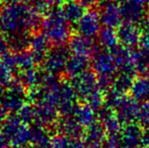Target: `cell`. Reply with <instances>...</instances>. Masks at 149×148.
<instances>
[{"mask_svg": "<svg viewBox=\"0 0 149 148\" xmlns=\"http://www.w3.org/2000/svg\"><path fill=\"white\" fill-rule=\"evenodd\" d=\"M42 22L40 11L25 3L6 4L0 13V31L8 36L35 30Z\"/></svg>", "mask_w": 149, "mask_h": 148, "instance_id": "obj_1", "label": "cell"}, {"mask_svg": "<svg viewBox=\"0 0 149 148\" xmlns=\"http://www.w3.org/2000/svg\"><path fill=\"white\" fill-rule=\"evenodd\" d=\"M70 58V49L65 47L63 44L57 45L56 47L50 49L46 55L44 63V69L53 74H60L64 71L66 63Z\"/></svg>", "mask_w": 149, "mask_h": 148, "instance_id": "obj_9", "label": "cell"}, {"mask_svg": "<svg viewBox=\"0 0 149 148\" xmlns=\"http://www.w3.org/2000/svg\"><path fill=\"white\" fill-rule=\"evenodd\" d=\"M148 11H149V6H148Z\"/></svg>", "mask_w": 149, "mask_h": 148, "instance_id": "obj_47", "label": "cell"}, {"mask_svg": "<svg viewBox=\"0 0 149 148\" xmlns=\"http://www.w3.org/2000/svg\"><path fill=\"white\" fill-rule=\"evenodd\" d=\"M140 28L142 29L140 45L141 47L149 51V16H146V18L140 23Z\"/></svg>", "mask_w": 149, "mask_h": 148, "instance_id": "obj_31", "label": "cell"}, {"mask_svg": "<svg viewBox=\"0 0 149 148\" xmlns=\"http://www.w3.org/2000/svg\"><path fill=\"white\" fill-rule=\"evenodd\" d=\"M13 81V72L5 64L2 59H0V87L8 86Z\"/></svg>", "mask_w": 149, "mask_h": 148, "instance_id": "obj_32", "label": "cell"}, {"mask_svg": "<svg viewBox=\"0 0 149 148\" xmlns=\"http://www.w3.org/2000/svg\"><path fill=\"white\" fill-rule=\"evenodd\" d=\"M102 26L100 14L95 10H87L76 23V30L78 34L88 38H93L99 34Z\"/></svg>", "mask_w": 149, "mask_h": 148, "instance_id": "obj_10", "label": "cell"}, {"mask_svg": "<svg viewBox=\"0 0 149 148\" xmlns=\"http://www.w3.org/2000/svg\"><path fill=\"white\" fill-rule=\"evenodd\" d=\"M30 2L32 3V6L35 9L38 10L41 13H45L49 8V4L47 2V0H31Z\"/></svg>", "mask_w": 149, "mask_h": 148, "instance_id": "obj_34", "label": "cell"}, {"mask_svg": "<svg viewBox=\"0 0 149 148\" xmlns=\"http://www.w3.org/2000/svg\"><path fill=\"white\" fill-rule=\"evenodd\" d=\"M97 116H98L99 122L104 126L108 136L119 134L121 128L123 126V124L112 108L104 105L97 110Z\"/></svg>", "mask_w": 149, "mask_h": 148, "instance_id": "obj_13", "label": "cell"}, {"mask_svg": "<svg viewBox=\"0 0 149 148\" xmlns=\"http://www.w3.org/2000/svg\"><path fill=\"white\" fill-rule=\"evenodd\" d=\"M14 148H29L26 145H23V146H18V147H14Z\"/></svg>", "mask_w": 149, "mask_h": 148, "instance_id": "obj_42", "label": "cell"}, {"mask_svg": "<svg viewBox=\"0 0 149 148\" xmlns=\"http://www.w3.org/2000/svg\"><path fill=\"white\" fill-rule=\"evenodd\" d=\"M42 31L52 44L61 45L71 38L69 22L66 20L61 9L54 7L50 10L42 22Z\"/></svg>", "mask_w": 149, "mask_h": 148, "instance_id": "obj_2", "label": "cell"}, {"mask_svg": "<svg viewBox=\"0 0 149 148\" xmlns=\"http://www.w3.org/2000/svg\"><path fill=\"white\" fill-rule=\"evenodd\" d=\"M7 117H8V111L2 106H0V126H2V124L6 121Z\"/></svg>", "mask_w": 149, "mask_h": 148, "instance_id": "obj_37", "label": "cell"}, {"mask_svg": "<svg viewBox=\"0 0 149 148\" xmlns=\"http://www.w3.org/2000/svg\"><path fill=\"white\" fill-rule=\"evenodd\" d=\"M26 92L25 86L19 80H13L0 95V106L9 112H18L25 106Z\"/></svg>", "mask_w": 149, "mask_h": 148, "instance_id": "obj_4", "label": "cell"}, {"mask_svg": "<svg viewBox=\"0 0 149 148\" xmlns=\"http://www.w3.org/2000/svg\"><path fill=\"white\" fill-rule=\"evenodd\" d=\"M131 64L134 72L137 74L146 73L149 65V51L143 47L131 49Z\"/></svg>", "mask_w": 149, "mask_h": 148, "instance_id": "obj_23", "label": "cell"}, {"mask_svg": "<svg viewBox=\"0 0 149 148\" xmlns=\"http://www.w3.org/2000/svg\"><path fill=\"white\" fill-rule=\"evenodd\" d=\"M102 25L107 28H117L123 23V14L119 3L114 0H106L100 8Z\"/></svg>", "mask_w": 149, "mask_h": 148, "instance_id": "obj_12", "label": "cell"}, {"mask_svg": "<svg viewBox=\"0 0 149 148\" xmlns=\"http://www.w3.org/2000/svg\"><path fill=\"white\" fill-rule=\"evenodd\" d=\"M20 79H18L20 82L24 85L32 88L38 83L39 81V72H37L34 68L25 70L20 72Z\"/></svg>", "mask_w": 149, "mask_h": 148, "instance_id": "obj_29", "label": "cell"}, {"mask_svg": "<svg viewBox=\"0 0 149 148\" xmlns=\"http://www.w3.org/2000/svg\"><path fill=\"white\" fill-rule=\"evenodd\" d=\"M14 58L15 68H16V70H20V72L34 68V65L37 62L35 58L33 57L32 53L27 51V50L14 53Z\"/></svg>", "mask_w": 149, "mask_h": 148, "instance_id": "obj_28", "label": "cell"}, {"mask_svg": "<svg viewBox=\"0 0 149 148\" xmlns=\"http://www.w3.org/2000/svg\"><path fill=\"white\" fill-rule=\"evenodd\" d=\"M1 132L13 147L26 145L30 142L31 128L23 122L18 114L8 116L1 126Z\"/></svg>", "mask_w": 149, "mask_h": 148, "instance_id": "obj_3", "label": "cell"}, {"mask_svg": "<svg viewBox=\"0 0 149 148\" xmlns=\"http://www.w3.org/2000/svg\"><path fill=\"white\" fill-rule=\"evenodd\" d=\"M149 146V126L143 128V147Z\"/></svg>", "mask_w": 149, "mask_h": 148, "instance_id": "obj_36", "label": "cell"}, {"mask_svg": "<svg viewBox=\"0 0 149 148\" xmlns=\"http://www.w3.org/2000/svg\"><path fill=\"white\" fill-rule=\"evenodd\" d=\"M31 37L29 32H19L9 35L8 42L9 48H10L14 53L26 51L30 47Z\"/></svg>", "mask_w": 149, "mask_h": 148, "instance_id": "obj_25", "label": "cell"}, {"mask_svg": "<svg viewBox=\"0 0 149 148\" xmlns=\"http://www.w3.org/2000/svg\"><path fill=\"white\" fill-rule=\"evenodd\" d=\"M10 142L7 140V138L2 134V132H0V148H9Z\"/></svg>", "mask_w": 149, "mask_h": 148, "instance_id": "obj_38", "label": "cell"}, {"mask_svg": "<svg viewBox=\"0 0 149 148\" xmlns=\"http://www.w3.org/2000/svg\"><path fill=\"white\" fill-rule=\"evenodd\" d=\"M97 37H98V44L102 48L112 50L120 45L115 28L105 26L103 29L100 30Z\"/></svg>", "mask_w": 149, "mask_h": 148, "instance_id": "obj_26", "label": "cell"}, {"mask_svg": "<svg viewBox=\"0 0 149 148\" xmlns=\"http://www.w3.org/2000/svg\"><path fill=\"white\" fill-rule=\"evenodd\" d=\"M100 148H111V147H109V146H108V145H107L106 147H103V146H102V147H100Z\"/></svg>", "mask_w": 149, "mask_h": 148, "instance_id": "obj_44", "label": "cell"}, {"mask_svg": "<svg viewBox=\"0 0 149 148\" xmlns=\"http://www.w3.org/2000/svg\"><path fill=\"white\" fill-rule=\"evenodd\" d=\"M134 76L135 75H132L130 73H118V75L114 77L111 90L117 93H120V94H127V92H130L133 81L135 79Z\"/></svg>", "mask_w": 149, "mask_h": 148, "instance_id": "obj_24", "label": "cell"}, {"mask_svg": "<svg viewBox=\"0 0 149 148\" xmlns=\"http://www.w3.org/2000/svg\"><path fill=\"white\" fill-rule=\"evenodd\" d=\"M143 148H149V146H146V147H143Z\"/></svg>", "mask_w": 149, "mask_h": 148, "instance_id": "obj_46", "label": "cell"}, {"mask_svg": "<svg viewBox=\"0 0 149 148\" xmlns=\"http://www.w3.org/2000/svg\"><path fill=\"white\" fill-rule=\"evenodd\" d=\"M1 10H2V8H1V4H0V13H1Z\"/></svg>", "mask_w": 149, "mask_h": 148, "instance_id": "obj_45", "label": "cell"}, {"mask_svg": "<svg viewBox=\"0 0 149 148\" xmlns=\"http://www.w3.org/2000/svg\"><path fill=\"white\" fill-rule=\"evenodd\" d=\"M86 7L80 0H67L62 6V13L69 23H76L86 13Z\"/></svg>", "mask_w": 149, "mask_h": 148, "instance_id": "obj_20", "label": "cell"}, {"mask_svg": "<svg viewBox=\"0 0 149 148\" xmlns=\"http://www.w3.org/2000/svg\"><path fill=\"white\" fill-rule=\"evenodd\" d=\"M69 82L76 92L77 97L83 101L87 100L90 95H92L99 89L97 75L95 72L89 70H86L79 75L72 76Z\"/></svg>", "mask_w": 149, "mask_h": 148, "instance_id": "obj_6", "label": "cell"}, {"mask_svg": "<svg viewBox=\"0 0 149 148\" xmlns=\"http://www.w3.org/2000/svg\"><path fill=\"white\" fill-rule=\"evenodd\" d=\"M136 122L143 127L149 126V101H144L139 105Z\"/></svg>", "mask_w": 149, "mask_h": 148, "instance_id": "obj_30", "label": "cell"}, {"mask_svg": "<svg viewBox=\"0 0 149 148\" xmlns=\"http://www.w3.org/2000/svg\"><path fill=\"white\" fill-rule=\"evenodd\" d=\"M143 128L139 123L131 122L123 124L117 135V148L143 147Z\"/></svg>", "mask_w": 149, "mask_h": 148, "instance_id": "obj_7", "label": "cell"}, {"mask_svg": "<svg viewBox=\"0 0 149 148\" xmlns=\"http://www.w3.org/2000/svg\"><path fill=\"white\" fill-rule=\"evenodd\" d=\"M57 131L62 136L68 138H81L84 134V127L71 116H63V118L56 122Z\"/></svg>", "mask_w": 149, "mask_h": 148, "instance_id": "obj_15", "label": "cell"}, {"mask_svg": "<svg viewBox=\"0 0 149 148\" xmlns=\"http://www.w3.org/2000/svg\"><path fill=\"white\" fill-rule=\"evenodd\" d=\"M69 49L74 54L90 57L93 55L96 50V45L92 38L85 37L83 35H74L69 40Z\"/></svg>", "mask_w": 149, "mask_h": 148, "instance_id": "obj_16", "label": "cell"}, {"mask_svg": "<svg viewBox=\"0 0 149 148\" xmlns=\"http://www.w3.org/2000/svg\"><path fill=\"white\" fill-rule=\"evenodd\" d=\"M51 42L47 36L42 33H37L31 38L30 49L37 62H42L50 51Z\"/></svg>", "mask_w": 149, "mask_h": 148, "instance_id": "obj_17", "label": "cell"}, {"mask_svg": "<svg viewBox=\"0 0 149 148\" xmlns=\"http://www.w3.org/2000/svg\"><path fill=\"white\" fill-rule=\"evenodd\" d=\"M85 7H92L99 1V0H80Z\"/></svg>", "mask_w": 149, "mask_h": 148, "instance_id": "obj_40", "label": "cell"}, {"mask_svg": "<svg viewBox=\"0 0 149 148\" xmlns=\"http://www.w3.org/2000/svg\"><path fill=\"white\" fill-rule=\"evenodd\" d=\"M9 48V42H8V39H6L5 34L2 31H0V55H4L7 53V50Z\"/></svg>", "mask_w": 149, "mask_h": 148, "instance_id": "obj_35", "label": "cell"}, {"mask_svg": "<svg viewBox=\"0 0 149 148\" xmlns=\"http://www.w3.org/2000/svg\"><path fill=\"white\" fill-rule=\"evenodd\" d=\"M52 139L50 137L49 132L45 129V126L36 124L31 128L30 145H27L29 148H49Z\"/></svg>", "mask_w": 149, "mask_h": 148, "instance_id": "obj_21", "label": "cell"}, {"mask_svg": "<svg viewBox=\"0 0 149 148\" xmlns=\"http://www.w3.org/2000/svg\"><path fill=\"white\" fill-rule=\"evenodd\" d=\"M129 92L137 102L149 101V76H139L135 79Z\"/></svg>", "mask_w": 149, "mask_h": 148, "instance_id": "obj_22", "label": "cell"}, {"mask_svg": "<svg viewBox=\"0 0 149 148\" xmlns=\"http://www.w3.org/2000/svg\"><path fill=\"white\" fill-rule=\"evenodd\" d=\"M146 74H147V76H149V65H148V67H147V70H146Z\"/></svg>", "mask_w": 149, "mask_h": 148, "instance_id": "obj_43", "label": "cell"}, {"mask_svg": "<svg viewBox=\"0 0 149 148\" xmlns=\"http://www.w3.org/2000/svg\"><path fill=\"white\" fill-rule=\"evenodd\" d=\"M0 95H1V92H0Z\"/></svg>", "mask_w": 149, "mask_h": 148, "instance_id": "obj_48", "label": "cell"}, {"mask_svg": "<svg viewBox=\"0 0 149 148\" xmlns=\"http://www.w3.org/2000/svg\"><path fill=\"white\" fill-rule=\"evenodd\" d=\"M67 1V0H47L50 7H58L60 5H63V4Z\"/></svg>", "mask_w": 149, "mask_h": 148, "instance_id": "obj_39", "label": "cell"}, {"mask_svg": "<svg viewBox=\"0 0 149 148\" xmlns=\"http://www.w3.org/2000/svg\"><path fill=\"white\" fill-rule=\"evenodd\" d=\"M117 36L120 45L127 48H134L140 44L142 29L137 23L125 21L117 28Z\"/></svg>", "mask_w": 149, "mask_h": 148, "instance_id": "obj_11", "label": "cell"}, {"mask_svg": "<svg viewBox=\"0 0 149 148\" xmlns=\"http://www.w3.org/2000/svg\"><path fill=\"white\" fill-rule=\"evenodd\" d=\"M119 3L125 21L141 23L146 18L149 0H116Z\"/></svg>", "mask_w": 149, "mask_h": 148, "instance_id": "obj_8", "label": "cell"}, {"mask_svg": "<svg viewBox=\"0 0 149 148\" xmlns=\"http://www.w3.org/2000/svg\"><path fill=\"white\" fill-rule=\"evenodd\" d=\"M74 117L83 127H88L92 124L95 122L96 113L95 110L89 106L88 104L78 105L76 111L74 113Z\"/></svg>", "mask_w": 149, "mask_h": 148, "instance_id": "obj_27", "label": "cell"}, {"mask_svg": "<svg viewBox=\"0 0 149 148\" xmlns=\"http://www.w3.org/2000/svg\"><path fill=\"white\" fill-rule=\"evenodd\" d=\"M92 65L93 72L99 77L114 79L116 74L119 73L118 65L111 50L105 48L96 49L93 55Z\"/></svg>", "mask_w": 149, "mask_h": 148, "instance_id": "obj_5", "label": "cell"}, {"mask_svg": "<svg viewBox=\"0 0 149 148\" xmlns=\"http://www.w3.org/2000/svg\"><path fill=\"white\" fill-rule=\"evenodd\" d=\"M108 134L100 122H95L86 127L83 141L86 148H100L107 141Z\"/></svg>", "mask_w": 149, "mask_h": 148, "instance_id": "obj_14", "label": "cell"}, {"mask_svg": "<svg viewBox=\"0 0 149 148\" xmlns=\"http://www.w3.org/2000/svg\"><path fill=\"white\" fill-rule=\"evenodd\" d=\"M34 112V123H36V124H39V126H50L52 124H56L58 121V110L49 105H35Z\"/></svg>", "mask_w": 149, "mask_h": 148, "instance_id": "obj_18", "label": "cell"}, {"mask_svg": "<svg viewBox=\"0 0 149 148\" xmlns=\"http://www.w3.org/2000/svg\"><path fill=\"white\" fill-rule=\"evenodd\" d=\"M2 2L5 4H10V3H25L27 4L29 3L31 0H1Z\"/></svg>", "mask_w": 149, "mask_h": 148, "instance_id": "obj_41", "label": "cell"}, {"mask_svg": "<svg viewBox=\"0 0 149 148\" xmlns=\"http://www.w3.org/2000/svg\"><path fill=\"white\" fill-rule=\"evenodd\" d=\"M90 65V57L77 55L74 54L73 56H70L64 69V72L67 74L69 76H74L79 75L82 72L88 70Z\"/></svg>", "mask_w": 149, "mask_h": 148, "instance_id": "obj_19", "label": "cell"}, {"mask_svg": "<svg viewBox=\"0 0 149 148\" xmlns=\"http://www.w3.org/2000/svg\"><path fill=\"white\" fill-rule=\"evenodd\" d=\"M19 117L26 124H30L31 123H34L35 120V112H34V107L30 105H25L20 110L18 111Z\"/></svg>", "mask_w": 149, "mask_h": 148, "instance_id": "obj_33", "label": "cell"}]
</instances>
